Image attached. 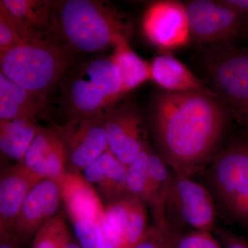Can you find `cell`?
<instances>
[{
	"instance_id": "obj_1",
	"label": "cell",
	"mask_w": 248,
	"mask_h": 248,
	"mask_svg": "<svg viewBox=\"0 0 248 248\" xmlns=\"http://www.w3.org/2000/svg\"><path fill=\"white\" fill-rule=\"evenodd\" d=\"M229 117L228 106L208 89L160 91L151 117L158 153L173 172L191 177L216 156Z\"/></svg>"
},
{
	"instance_id": "obj_2",
	"label": "cell",
	"mask_w": 248,
	"mask_h": 248,
	"mask_svg": "<svg viewBox=\"0 0 248 248\" xmlns=\"http://www.w3.org/2000/svg\"><path fill=\"white\" fill-rule=\"evenodd\" d=\"M57 40L70 50L97 53L128 42L130 29L118 13L94 0L53 1Z\"/></svg>"
},
{
	"instance_id": "obj_3",
	"label": "cell",
	"mask_w": 248,
	"mask_h": 248,
	"mask_svg": "<svg viewBox=\"0 0 248 248\" xmlns=\"http://www.w3.org/2000/svg\"><path fill=\"white\" fill-rule=\"evenodd\" d=\"M71 50L55 40L20 45L0 54L1 73L18 86L46 97L69 66Z\"/></svg>"
},
{
	"instance_id": "obj_4",
	"label": "cell",
	"mask_w": 248,
	"mask_h": 248,
	"mask_svg": "<svg viewBox=\"0 0 248 248\" xmlns=\"http://www.w3.org/2000/svg\"><path fill=\"white\" fill-rule=\"evenodd\" d=\"M207 179L217 208L248 230V138L235 139L216 155Z\"/></svg>"
},
{
	"instance_id": "obj_5",
	"label": "cell",
	"mask_w": 248,
	"mask_h": 248,
	"mask_svg": "<svg viewBox=\"0 0 248 248\" xmlns=\"http://www.w3.org/2000/svg\"><path fill=\"white\" fill-rule=\"evenodd\" d=\"M165 215L179 229L186 226L191 231L214 230L217 205L208 187L191 177L173 172L163 205Z\"/></svg>"
},
{
	"instance_id": "obj_6",
	"label": "cell",
	"mask_w": 248,
	"mask_h": 248,
	"mask_svg": "<svg viewBox=\"0 0 248 248\" xmlns=\"http://www.w3.org/2000/svg\"><path fill=\"white\" fill-rule=\"evenodd\" d=\"M185 5L191 38L197 43L234 46L248 35V16L223 0H192Z\"/></svg>"
},
{
	"instance_id": "obj_7",
	"label": "cell",
	"mask_w": 248,
	"mask_h": 248,
	"mask_svg": "<svg viewBox=\"0 0 248 248\" xmlns=\"http://www.w3.org/2000/svg\"><path fill=\"white\" fill-rule=\"evenodd\" d=\"M204 65L214 93L227 106L242 112L248 107V51L235 46H210Z\"/></svg>"
},
{
	"instance_id": "obj_8",
	"label": "cell",
	"mask_w": 248,
	"mask_h": 248,
	"mask_svg": "<svg viewBox=\"0 0 248 248\" xmlns=\"http://www.w3.org/2000/svg\"><path fill=\"white\" fill-rule=\"evenodd\" d=\"M103 234L111 248H134L150 228L147 205L140 199L125 195L104 205Z\"/></svg>"
},
{
	"instance_id": "obj_9",
	"label": "cell",
	"mask_w": 248,
	"mask_h": 248,
	"mask_svg": "<svg viewBox=\"0 0 248 248\" xmlns=\"http://www.w3.org/2000/svg\"><path fill=\"white\" fill-rule=\"evenodd\" d=\"M143 30L153 45L166 51L186 46L192 40L186 5L174 0L150 5L143 16Z\"/></svg>"
},
{
	"instance_id": "obj_10",
	"label": "cell",
	"mask_w": 248,
	"mask_h": 248,
	"mask_svg": "<svg viewBox=\"0 0 248 248\" xmlns=\"http://www.w3.org/2000/svg\"><path fill=\"white\" fill-rule=\"evenodd\" d=\"M58 128L66 147L67 165L74 172H83L107 151L105 115L70 120Z\"/></svg>"
},
{
	"instance_id": "obj_11",
	"label": "cell",
	"mask_w": 248,
	"mask_h": 248,
	"mask_svg": "<svg viewBox=\"0 0 248 248\" xmlns=\"http://www.w3.org/2000/svg\"><path fill=\"white\" fill-rule=\"evenodd\" d=\"M62 202L60 184L51 179L41 180L24 201L13 236L19 242L33 238L42 226L58 215Z\"/></svg>"
},
{
	"instance_id": "obj_12",
	"label": "cell",
	"mask_w": 248,
	"mask_h": 248,
	"mask_svg": "<svg viewBox=\"0 0 248 248\" xmlns=\"http://www.w3.org/2000/svg\"><path fill=\"white\" fill-rule=\"evenodd\" d=\"M107 151L125 166L131 164L147 144L141 117L134 108H111L105 115Z\"/></svg>"
},
{
	"instance_id": "obj_13",
	"label": "cell",
	"mask_w": 248,
	"mask_h": 248,
	"mask_svg": "<svg viewBox=\"0 0 248 248\" xmlns=\"http://www.w3.org/2000/svg\"><path fill=\"white\" fill-rule=\"evenodd\" d=\"M20 164L41 179L60 184L67 172V156L58 128L40 127Z\"/></svg>"
},
{
	"instance_id": "obj_14",
	"label": "cell",
	"mask_w": 248,
	"mask_h": 248,
	"mask_svg": "<svg viewBox=\"0 0 248 248\" xmlns=\"http://www.w3.org/2000/svg\"><path fill=\"white\" fill-rule=\"evenodd\" d=\"M53 4V1L44 0H1L0 10L11 18L29 43L58 41L54 27Z\"/></svg>"
},
{
	"instance_id": "obj_15",
	"label": "cell",
	"mask_w": 248,
	"mask_h": 248,
	"mask_svg": "<svg viewBox=\"0 0 248 248\" xmlns=\"http://www.w3.org/2000/svg\"><path fill=\"white\" fill-rule=\"evenodd\" d=\"M42 180L22 164L5 169L0 178V236L14 234L23 203L34 186Z\"/></svg>"
},
{
	"instance_id": "obj_16",
	"label": "cell",
	"mask_w": 248,
	"mask_h": 248,
	"mask_svg": "<svg viewBox=\"0 0 248 248\" xmlns=\"http://www.w3.org/2000/svg\"><path fill=\"white\" fill-rule=\"evenodd\" d=\"M62 202L71 221L89 219L102 223L105 206L83 175L67 171L60 183Z\"/></svg>"
},
{
	"instance_id": "obj_17",
	"label": "cell",
	"mask_w": 248,
	"mask_h": 248,
	"mask_svg": "<svg viewBox=\"0 0 248 248\" xmlns=\"http://www.w3.org/2000/svg\"><path fill=\"white\" fill-rule=\"evenodd\" d=\"M66 109L71 120L105 115L112 105L107 96L86 75L83 68L70 80L64 94Z\"/></svg>"
},
{
	"instance_id": "obj_18",
	"label": "cell",
	"mask_w": 248,
	"mask_h": 248,
	"mask_svg": "<svg viewBox=\"0 0 248 248\" xmlns=\"http://www.w3.org/2000/svg\"><path fill=\"white\" fill-rule=\"evenodd\" d=\"M127 166L107 151L83 171V177L106 205L126 195Z\"/></svg>"
},
{
	"instance_id": "obj_19",
	"label": "cell",
	"mask_w": 248,
	"mask_h": 248,
	"mask_svg": "<svg viewBox=\"0 0 248 248\" xmlns=\"http://www.w3.org/2000/svg\"><path fill=\"white\" fill-rule=\"evenodd\" d=\"M46 101V97L27 91L0 73V122L34 120L42 113Z\"/></svg>"
},
{
	"instance_id": "obj_20",
	"label": "cell",
	"mask_w": 248,
	"mask_h": 248,
	"mask_svg": "<svg viewBox=\"0 0 248 248\" xmlns=\"http://www.w3.org/2000/svg\"><path fill=\"white\" fill-rule=\"evenodd\" d=\"M151 79L166 92L207 89L202 79L170 54L155 57L151 63Z\"/></svg>"
},
{
	"instance_id": "obj_21",
	"label": "cell",
	"mask_w": 248,
	"mask_h": 248,
	"mask_svg": "<svg viewBox=\"0 0 248 248\" xmlns=\"http://www.w3.org/2000/svg\"><path fill=\"white\" fill-rule=\"evenodd\" d=\"M40 127L34 120H16L0 122L1 156L19 164L24 159Z\"/></svg>"
},
{
	"instance_id": "obj_22",
	"label": "cell",
	"mask_w": 248,
	"mask_h": 248,
	"mask_svg": "<svg viewBox=\"0 0 248 248\" xmlns=\"http://www.w3.org/2000/svg\"><path fill=\"white\" fill-rule=\"evenodd\" d=\"M111 57L118 68L124 94L151 79V63L138 56L128 42L117 45Z\"/></svg>"
},
{
	"instance_id": "obj_23",
	"label": "cell",
	"mask_w": 248,
	"mask_h": 248,
	"mask_svg": "<svg viewBox=\"0 0 248 248\" xmlns=\"http://www.w3.org/2000/svg\"><path fill=\"white\" fill-rule=\"evenodd\" d=\"M150 147L145 146L140 154L127 166L126 195L141 200L153 210L156 208V199L152 189L148 172V159Z\"/></svg>"
},
{
	"instance_id": "obj_24",
	"label": "cell",
	"mask_w": 248,
	"mask_h": 248,
	"mask_svg": "<svg viewBox=\"0 0 248 248\" xmlns=\"http://www.w3.org/2000/svg\"><path fill=\"white\" fill-rule=\"evenodd\" d=\"M82 68L112 104L124 94L118 68L112 57L94 59Z\"/></svg>"
},
{
	"instance_id": "obj_25",
	"label": "cell",
	"mask_w": 248,
	"mask_h": 248,
	"mask_svg": "<svg viewBox=\"0 0 248 248\" xmlns=\"http://www.w3.org/2000/svg\"><path fill=\"white\" fill-rule=\"evenodd\" d=\"M153 223L144 237L134 248H177L181 232L165 215L164 208L155 210Z\"/></svg>"
},
{
	"instance_id": "obj_26",
	"label": "cell",
	"mask_w": 248,
	"mask_h": 248,
	"mask_svg": "<svg viewBox=\"0 0 248 248\" xmlns=\"http://www.w3.org/2000/svg\"><path fill=\"white\" fill-rule=\"evenodd\" d=\"M148 172L156 199V208L155 210H156L164 205L165 197L172 178V170L161 155L155 153L151 148L148 153Z\"/></svg>"
},
{
	"instance_id": "obj_27",
	"label": "cell",
	"mask_w": 248,
	"mask_h": 248,
	"mask_svg": "<svg viewBox=\"0 0 248 248\" xmlns=\"http://www.w3.org/2000/svg\"><path fill=\"white\" fill-rule=\"evenodd\" d=\"M69 237L66 221L58 214L37 232L32 248H63Z\"/></svg>"
},
{
	"instance_id": "obj_28",
	"label": "cell",
	"mask_w": 248,
	"mask_h": 248,
	"mask_svg": "<svg viewBox=\"0 0 248 248\" xmlns=\"http://www.w3.org/2000/svg\"><path fill=\"white\" fill-rule=\"evenodd\" d=\"M78 242L82 248H111L104 238L100 223L89 219L71 221Z\"/></svg>"
},
{
	"instance_id": "obj_29",
	"label": "cell",
	"mask_w": 248,
	"mask_h": 248,
	"mask_svg": "<svg viewBox=\"0 0 248 248\" xmlns=\"http://www.w3.org/2000/svg\"><path fill=\"white\" fill-rule=\"evenodd\" d=\"M22 31L2 10H0V54L29 44Z\"/></svg>"
},
{
	"instance_id": "obj_30",
	"label": "cell",
	"mask_w": 248,
	"mask_h": 248,
	"mask_svg": "<svg viewBox=\"0 0 248 248\" xmlns=\"http://www.w3.org/2000/svg\"><path fill=\"white\" fill-rule=\"evenodd\" d=\"M177 248H224L210 232L191 231L181 233Z\"/></svg>"
},
{
	"instance_id": "obj_31",
	"label": "cell",
	"mask_w": 248,
	"mask_h": 248,
	"mask_svg": "<svg viewBox=\"0 0 248 248\" xmlns=\"http://www.w3.org/2000/svg\"><path fill=\"white\" fill-rule=\"evenodd\" d=\"M217 234L224 248H248V243L234 233L219 230L217 231Z\"/></svg>"
},
{
	"instance_id": "obj_32",
	"label": "cell",
	"mask_w": 248,
	"mask_h": 248,
	"mask_svg": "<svg viewBox=\"0 0 248 248\" xmlns=\"http://www.w3.org/2000/svg\"><path fill=\"white\" fill-rule=\"evenodd\" d=\"M19 242L10 235L0 236V248H20Z\"/></svg>"
},
{
	"instance_id": "obj_33",
	"label": "cell",
	"mask_w": 248,
	"mask_h": 248,
	"mask_svg": "<svg viewBox=\"0 0 248 248\" xmlns=\"http://www.w3.org/2000/svg\"><path fill=\"white\" fill-rule=\"evenodd\" d=\"M63 248H82L81 247V246L79 244V243L76 242V241H73L70 236V237L68 238V239L67 240L66 244H65L64 246H63Z\"/></svg>"
},
{
	"instance_id": "obj_34",
	"label": "cell",
	"mask_w": 248,
	"mask_h": 248,
	"mask_svg": "<svg viewBox=\"0 0 248 248\" xmlns=\"http://www.w3.org/2000/svg\"><path fill=\"white\" fill-rule=\"evenodd\" d=\"M241 112L244 114L245 117H246V120H247V122H248V107L247 108L245 109L244 110H243Z\"/></svg>"
}]
</instances>
